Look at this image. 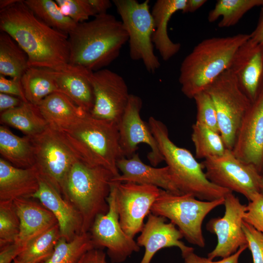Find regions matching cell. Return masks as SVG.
<instances>
[{"mask_svg": "<svg viewBox=\"0 0 263 263\" xmlns=\"http://www.w3.org/2000/svg\"><path fill=\"white\" fill-rule=\"evenodd\" d=\"M23 1L35 16L43 22L68 36L78 24L65 15L56 2L54 0H25Z\"/></svg>", "mask_w": 263, "mask_h": 263, "instance_id": "33", "label": "cell"}, {"mask_svg": "<svg viewBox=\"0 0 263 263\" xmlns=\"http://www.w3.org/2000/svg\"><path fill=\"white\" fill-rule=\"evenodd\" d=\"M247 247V245L241 246L233 254L218 261H212L208 258L197 255L194 252L193 247L181 254L184 260V263H239L238 261L240 255Z\"/></svg>", "mask_w": 263, "mask_h": 263, "instance_id": "41", "label": "cell"}, {"mask_svg": "<svg viewBox=\"0 0 263 263\" xmlns=\"http://www.w3.org/2000/svg\"><path fill=\"white\" fill-rule=\"evenodd\" d=\"M91 71L82 66L69 64L59 71H53L59 90L84 111L90 113L94 103V96L90 80Z\"/></svg>", "mask_w": 263, "mask_h": 263, "instance_id": "23", "label": "cell"}, {"mask_svg": "<svg viewBox=\"0 0 263 263\" xmlns=\"http://www.w3.org/2000/svg\"><path fill=\"white\" fill-rule=\"evenodd\" d=\"M263 7V0H218L208 13L209 22L221 17L218 24L220 28L235 25L243 16L255 7Z\"/></svg>", "mask_w": 263, "mask_h": 263, "instance_id": "32", "label": "cell"}, {"mask_svg": "<svg viewBox=\"0 0 263 263\" xmlns=\"http://www.w3.org/2000/svg\"><path fill=\"white\" fill-rule=\"evenodd\" d=\"M224 205V216L212 218L207 225V230L217 238L215 247L207 254L211 260L216 257H228L241 246L248 245L242 227L246 205L242 204L232 192L225 195Z\"/></svg>", "mask_w": 263, "mask_h": 263, "instance_id": "15", "label": "cell"}, {"mask_svg": "<svg viewBox=\"0 0 263 263\" xmlns=\"http://www.w3.org/2000/svg\"><path fill=\"white\" fill-rule=\"evenodd\" d=\"M187 0H157L151 11L154 31L152 42L162 58L168 61L180 50L181 44L173 42L169 38L168 25L172 16L185 9Z\"/></svg>", "mask_w": 263, "mask_h": 263, "instance_id": "25", "label": "cell"}, {"mask_svg": "<svg viewBox=\"0 0 263 263\" xmlns=\"http://www.w3.org/2000/svg\"><path fill=\"white\" fill-rule=\"evenodd\" d=\"M206 0H187L183 13H192L201 7L206 2Z\"/></svg>", "mask_w": 263, "mask_h": 263, "instance_id": "48", "label": "cell"}, {"mask_svg": "<svg viewBox=\"0 0 263 263\" xmlns=\"http://www.w3.org/2000/svg\"><path fill=\"white\" fill-rule=\"evenodd\" d=\"M53 70L30 67L21 78V82L27 101L37 106L46 96L59 92Z\"/></svg>", "mask_w": 263, "mask_h": 263, "instance_id": "29", "label": "cell"}, {"mask_svg": "<svg viewBox=\"0 0 263 263\" xmlns=\"http://www.w3.org/2000/svg\"><path fill=\"white\" fill-rule=\"evenodd\" d=\"M76 157L93 166L120 175L117 161L123 155L118 124L93 117L85 112L75 122L60 132Z\"/></svg>", "mask_w": 263, "mask_h": 263, "instance_id": "4", "label": "cell"}, {"mask_svg": "<svg viewBox=\"0 0 263 263\" xmlns=\"http://www.w3.org/2000/svg\"><path fill=\"white\" fill-rule=\"evenodd\" d=\"M0 29L26 52L30 67L59 71L69 64L68 36L43 22L23 0L0 10Z\"/></svg>", "mask_w": 263, "mask_h": 263, "instance_id": "1", "label": "cell"}, {"mask_svg": "<svg viewBox=\"0 0 263 263\" xmlns=\"http://www.w3.org/2000/svg\"><path fill=\"white\" fill-rule=\"evenodd\" d=\"M0 93L17 96L24 102H28L25 96L21 79H7L0 75Z\"/></svg>", "mask_w": 263, "mask_h": 263, "instance_id": "42", "label": "cell"}, {"mask_svg": "<svg viewBox=\"0 0 263 263\" xmlns=\"http://www.w3.org/2000/svg\"><path fill=\"white\" fill-rule=\"evenodd\" d=\"M19 0H0V10L6 8L17 2Z\"/></svg>", "mask_w": 263, "mask_h": 263, "instance_id": "49", "label": "cell"}, {"mask_svg": "<svg viewBox=\"0 0 263 263\" xmlns=\"http://www.w3.org/2000/svg\"><path fill=\"white\" fill-rule=\"evenodd\" d=\"M31 198L38 200L54 214L57 220L61 237L70 241L82 233V219L80 213L40 175L38 188Z\"/></svg>", "mask_w": 263, "mask_h": 263, "instance_id": "19", "label": "cell"}, {"mask_svg": "<svg viewBox=\"0 0 263 263\" xmlns=\"http://www.w3.org/2000/svg\"><path fill=\"white\" fill-rule=\"evenodd\" d=\"M191 140L195 151V157L205 159L223 155L227 149L219 132L195 122L192 127Z\"/></svg>", "mask_w": 263, "mask_h": 263, "instance_id": "35", "label": "cell"}, {"mask_svg": "<svg viewBox=\"0 0 263 263\" xmlns=\"http://www.w3.org/2000/svg\"><path fill=\"white\" fill-rule=\"evenodd\" d=\"M107 201L108 211L95 218L89 232L95 248H106L111 262L121 263L133 252H138L140 246L124 232L120 224L112 182Z\"/></svg>", "mask_w": 263, "mask_h": 263, "instance_id": "13", "label": "cell"}, {"mask_svg": "<svg viewBox=\"0 0 263 263\" xmlns=\"http://www.w3.org/2000/svg\"><path fill=\"white\" fill-rule=\"evenodd\" d=\"M0 153L2 158L18 168H32L36 164L31 138L18 136L3 125L0 126Z\"/></svg>", "mask_w": 263, "mask_h": 263, "instance_id": "27", "label": "cell"}, {"mask_svg": "<svg viewBox=\"0 0 263 263\" xmlns=\"http://www.w3.org/2000/svg\"><path fill=\"white\" fill-rule=\"evenodd\" d=\"M201 163L207 179L219 187L239 193L248 201L261 192L262 174L238 159L231 150L226 149L223 155L207 158Z\"/></svg>", "mask_w": 263, "mask_h": 263, "instance_id": "11", "label": "cell"}, {"mask_svg": "<svg viewBox=\"0 0 263 263\" xmlns=\"http://www.w3.org/2000/svg\"><path fill=\"white\" fill-rule=\"evenodd\" d=\"M224 204V198L203 201L190 194H177L161 189L150 212L169 219L188 243L204 247L203 221L210 211Z\"/></svg>", "mask_w": 263, "mask_h": 263, "instance_id": "7", "label": "cell"}, {"mask_svg": "<svg viewBox=\"0 0 263 263\" xmlns=\"http://www.w3.org/2000/svg\"><path fill=\"white\" fill-rule=\"evenodd\" d=\"M250 39L257 43H263V7H262L258 22L254 30L250 34Z\"/></svg>", "mask_w": 263, "mask_h": 263, "instance_id": "46", "label": "cell"}, {"mask_svg": "<svg viewBox=\"0 0 263 263\" xmlns=\"http://www.w3.org/2000/svg\"><path fill=\"white\" fill-rule=\"evenodd\" d=\"M62 12L77 23L96 15L88 0H56Z\"/></svg>", "mask_w": 263, "mask_h": 263, "instance_id": "38", "label": "cell"}, {"mask_svg": "<svg viewBox=\"0 0 263 263\" xmlns=\"http://www.w3.org/2000/svg\"><path fill=\"white\" fill-rule=\"evenodd\" d=\"M20 222L13 201H0V248L18 240Z\"/></svg>", "mask_w": 263, "mask_h": 263, "instance_id": "36", "label": "cell"}, {"mask_svg": "<svg viewBox=\"0 0 263 263\" xmlns=\"http://www.w3.org/2000/svg\"><path fill=\"white\" fill-rule=\"evenodd\" d=\"M60 237L57 224L29 241L13 263H43L52 255Z\"/></svg>", "mask_w": 263, "mask_h": 263, "instance_id": "31", "label": "cell"}, {"mask_svg": "<svg viewBox=\"0 0 263 263\" xmlns=\"http://www.w3.org/2000/svg\"><path fill=\"white\" fill-rule=\"evenodd\" d=\"M94 106L90 113L98 119L118 124L128 105L131 94L124 79L110 70L92 72Z\"/></svg>", "mask_w": 263, "mask_h": 263, "instance_id": "14", "label": "cell"}, {"mask_svg": "<svg viewBox=\"0 0 263 263\" xmlns=\"http://www.w3.org/2000/svg\"><path fill=\"white\" fill-rule=\"evenodd\" d=\"M25 245L17 241L0 248V263H12Z\"/></svg>", "mask_w": 263, "mask_h": 263, "instance_id": "43", "label": "cell"}, {"mask_svg": "<svg viewBox=\"0 0 263 263\" xmlns=\"http://www.w3.org/2000/svg\"><path fill=\"white\" fill-rule=\"evenodd\" d=\"M96 15L107 13V10L112 6V2L109 0H88Z\"/></svg>", "mask_w": 263, "mask_h": 263, "instance_id": "47", "label": "cell"}, {"mask_svg": "<svg viewBox=\"0 0 263 263\" xmlns=\"http://www.w3.org/2000/svg\"><path fill=\"white\" fill-rule=\"evenodd\" d=\"M242 227L253 263H263V234L244 220Z\"/></svg>", "mask_w": 263, "mask_h": 263, "instance_id": "39", "label": "cell"}, {"mask_svg": "<svg viewBox=\"0 0 263 263\" xmlns=\"http://www.w3.org/2000/svg\"><path fill=\"white\" fill-rule=\"evenodd\" d=\"M116 165L121 174L113 177L112 181L151 185L175 194H182L167 166L156 168L146 165L136 153L130 158H121Z\"/></svg>", "mask_w": 263, "mask_h": 263, "instance_id": "21", "label": "cell"}, {"mask_svg": "<svg viewBox=\"0 0 263 263\" xmlns=\"http://www.w3.org/2000/svg\"><path fill=\"white\" fill-rule=\"evenodd\" d=\"M193 99L197 109L196 122L219 132L216 111L209 94L204 91L196 94Z\"/></svg>", "mask_w": 263, "mask_h": 263, "instance_id": "37", "label": "cell"}, {"mask_svg": "<svg viewBox=\"0 0 263 263\" xmlns=\"http://www.w3.org/2000/svg\"><path fill=\"white\" fill-rule=\"evenodd\" d=\"M77 263H108L106 254L101 249L93 248L86 252Z\"/></svg>", "mask_w": 263, "mask_h": 263, "instance_id": "44", "label": "cell"}, {"mask_svg": "<svg viewBox=\"0 0 263 263\" xmlns=\"http://www.w3.org/2000/svg\"><path fill=\"white\" fill-rule=\"evenodd\" d=\"M148 125L157 141L164 161L181 193L198 199L211 201L224 198L230 190L219 187L207 177L201 163L187 149L176 145L170 139L166 126L150 116Z\"/></svg>", "mask_w": 263, "mask_h": 263, "instance_id": "5", "label": "cell"}, {"mask_svg": "<svg viewBox=\"0 0 263 263\" xmlns=\"http://www.w3.org/2000/svg\"><path fill=\"white\" fill-rule=\"evenodd\" d=\"M40 175L35 165L19 168L0 157V201L31 198L39 187Z\"/></svg>", "mask_w": 263, "mask_h": 263, "instance_id": "22", "label": "cell"}, {"mask_svg": "<svg viewBox=\"0 0 263 263\" xmlns=\"http://www.w3.org/2000/svg\"><path fill=\"white\" fill-rule=\"evenodd\" d=\"M112 184L120 224L124 232L133 238L143 229L144 219L150 212L161 188L131 182L112 181Z\"/></svg>", "mask_w": 263, "mask_h": 263, "instance_id": "12", "label": "cell"}, {"mask_svg": "<svg viewBox=\"0 0 263 263\" xmlns=\"http://www.w3.org/2000/svg\"><path fill=\"white\" fill-rule=\"evenodd\" d=\"M113 173L100 166L89 165L77 158L67 175L62 195L80 213L82 233L89 231L95 218L109 210L107 199Z\"/></svg>", "mask_w": 263, "mask_h": 263, "instance_id": "6", "label": "cell"}, {"mask_svg": "<svg viewBox=\"0 0 263 263\" xmlns=\"http://www.w3.org/2000/svg\"><path fill=\"white\" fill-rule=\"evenodd\" d=\"M30 137L35 148V166L39 175L62 195L67 175L78 158L62 133L49 126L42 132Z\"/></svg>", "mask_w": 263, "mask_h": 263, "instance_id": "10", "label": "cell"}, {"mask_svg": "<svg viewBox=\"0 0 263 263\" xmlns=\"http://www.w3.org/2000/svg\"><path fill=\"white\" fill-rule=\"evenodd\" d=\"M0 121L29 137L42 132L48 127L37 106L29 102H24L17 107L0 113Z\"/></svg>", "mask_w": 263, "mask_h": 263, "instance_id": "28", "label": "cell"}, {"mask_svg": "<svg viewBox=\"0 0 263 263\" xmlns=\"http://www.w3.org/2000/svg\"><path fill=\"white\" fill-rule=\"evenodd\" d=\"M48 126L61 132L75 122L85 112L60 92L53 93L37 105Z\"/></svg>", "mask_w": 263, "mask_h": 263, "instance_id": "26", "label": "cell"}, {"mask_svg": "<svg viewBox=\"0 0 263 263\" xmlns=\"http://www.w3.org/2000/svg\"><path fill=\"white\" fill-rule=\"evenodd\" d=\"M244 220L263 234V193H257L249 201Z\"/></svg>", "mask_w": 263, "mask_h": 263, "instance_id": "40", "label": "cell"}, {"mask_svg": "<svg viewBox=\"0 0 263 263\" xmlns=\"http://www.w3.org/2000/svg\"><path fill=\"white\" fill-rule=\"evenodd\" d=\"M261 193L263 194V174H262V178H261Z\"/></svg>", "mask_w": 263, "mask_h": 263, "instance_id": "50", "label": "cell"}, {"mask_svg": "<svg viewBox=\"0 0 263 263\" xmlns=\"http://www.w3.org/2000/svg\"><path fill=\"white\" fill-rule=\"evenodd\" d=\"M113 2L128 34L130 57L141 60L149 73H154L160 62L154 53V25L149 0H113Z\"/></svg>", "mask_w": 263, "mask_h": 263, "instance_id": "8", "label": "cell"}, {"mask_svg": "<svg viewBox=\"0 0 263 263\" xmlns=\"http://www.w3.org/2000/svg\"><path fill=\"white\" fill-rule=\"evenodd\" d=\"M250 38L238 34L207 38L196 45L183 60L179 81L188 98L204 92L223 73L229 69L239 48Z\"/></svg>", "mask_w": 263, "mask_h": 263, "instance_id": "3", "label": "cell"}, {"mask_svg": "<svg viewBox=\"0 0 263 263\" xmlns=\"http://www.w3.org/2000/svg\"><path fill=\"white\" fill-rule=\"evenodd\" d=\"M94 246L89 232L76 235L72 240L60 237L52 255L43 263H77Z\"/></svg>", "mask_w": 263, "mask_h": 263, "instance_id": "34", "label": "cell"}, {"mask_svg": "<svg viewBox=\"0 0 263 263\" xmlns=\"http://www.w3.org/2000/svg\"><path fill=\"white\" fill-rule=\"evenodd\" d=\"M210 96L217 113L219 132L226 148L232 150L243 118L251 102L229 69L205 91Z\"/></svg>", "mask_w": 263, "mask_h": 263, "instance_id": "9", "label": "cell"}, {"mask_svg": "<svg viewBox=\"0 0 263 263\" xmlns=\"http://www.w3.org/2000/svg\"><path fill=\"white\" fill-rule=\"evenodd\" d=\"M142 106L140 97L131 94L128 105L118 124L119 144L125 158H130L135 153L138 144H147L150 148L147 158L150 164L156 167L164 161V157L149 125L140 116Z\"/></svg>", "mask_w": 263, "mask_h": 263, "instance_id": "16", "label": "cell"}, {"mask_svg": "<svg viewBox=\"0 0 263 263\" xmlns=\"http://www.w3.org/2000/svg\"><path fill=\"white\" fill-rule=\"evenodd\" d=\"M128 39L121 20L107 13L97 15L68 34L69 64L93 72L102 69L118 57Z\"/></svg>", "mask_w": 263, "mask_h": 263, "instance_id": "2", "label": "cell"}, {"mask_svg": "<svg viewBox=\"0 0 263 263\" xmlns=\"http://www.w3.org/2000/svg\"><path fill=\"white\" fill-rule=\"evenodd\" d=\"M244 163L263 170V89L244 114L232 149Z\"/></svg>", "mask_w": 263, "mask_h": 263, "instance_id": "17", "label": "cell"}, {"mask_svg": "<svg viewBox=\"0 0 263 263\" xmlns=\"http://www.w3.org/2000/svg\"><path fill=\"white\" fill-rule=\"evenodd\" d=\"M166 218L150 212L136 243L144 246L145 253L140 263H150L154 255L160 249L169 247L179 248L181 253L192 247L186 246L181 241V232L171 223H166Z\"/></svg>", "mask_w": 263, "mask_h": 263, "instance_id": "20", "label": "cell"}, {"mask_svg": "<svg viewBox=\"0 0 263 263\" xmlns=\"http://www.w3.org/2000/svg\"><path fill=\"white\" fill-rule=\"evenodd\" d=\"M24 101L19 97L0 93V113H3L20 105Z\"/></svg>", "mask_w": 263, "mask_h": 263, "instance_id": "45", "label": "cell"}, {"mask_svg": "<svg viewBox=\"0 0 263 263\" xmlns=\"http://www.w3.org/2000/svg\"><path fill=\"white\" fill-rule=\"evenodd\" d=\"M30 67L27 54L7 33H0V74L21 79Z\"/></svg>", "mask_w": 263, "mask_h": 263, "instance_id": "30", "label": "cell"}, {"mask_svg": "<svg viewBox=\"0 0 263 263\" xmlns=\"http://www.w3.org/2000/svg\"><path fill=\"white\" fill-rule=\"evenodd\" d=\"M13 202L20 222L17 242L25 244L35 237L58 224L54 214L33 198H20Z\"/></svg>", "mask_w": 263, "mask_h": 263, "instance_id": "24", "label": "cell"}, {"mask_svg": "<svg viewBox=\"0 0 263 263\" xmlns=\"http://www.w3.org/2000/svg\"><path fill=\"white\" fill-rule=\"evenodd\" d=\"M229 69L252 102L263 89V43L249 38L236 52Z\"/></svg>", "mask_w": 263, "mask_h": 263, "instance_id": "18", "label": "cell"}]
</instances>
